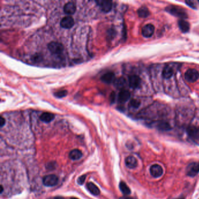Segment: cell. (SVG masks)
Here are the masks:
<instances>
[{"label":"cell","instance_id":"cell-10","mask_svg":"<svg viewBox=\"0 0 199 199\" xmlns=\"http://www.w3.org/2000/svg\"><path fill=\"white\" fill-rule=\"evenodd\" d=\"M150 174L154 178H159L163 175V168L159 165L154 164L150 168Z\"/></svg>","mask_w":199,"mask_h":199},{"label":"cell","instance_id":"cell-29","mask_svg":"<svg viewBox=\"0 0 199 199\" xmlns=\"http://www.w3.org/2000/svg\"><path fill=\"white\" fill-rule=\"evenodd\" d=\"M115 98H116V94H115L114 92H113L111 93V95H110V102L112 103H113L115 102Z\"/></svg>","mask_w":199,"mask_h":199},{"label":"cell","instance_id":"cell-1","mask_svg":"<svg viewBox=\"0 0 199 199\" xmlns=\"http://www.w3.org/2000/svg\"><path fill=\"white\" fill-rule=\"evenodd\" d=\"M165 10L171 15L175 16L176 17H179L182 19H185L188 17L187 13L185 11V10L179 6L170 5L167 6L165 8Z\"/></svg>","mask_w":199,"mask_h":199},{"label":"cell","instance_id":"cell-20","mask_svg":"<svg viewBox=\"0 0 199 199\" xmlns=\"http://www.w3.org/2000/svg\"><path fill=\"white\" fill-rule=\"evenodd\" d=\"M126 81L123 77H120L119 78L116 79L114 82L115 87L119 90L123 89L126 86Z\"/></svg>","mask_w":199,"mask_h":199},{"label":"cell","instance_id":"cell-30","mask_svg":"<svg viewBox=\"0 0 199 199\" xmlns=\"http://www.w3.org/2000/svg\"><path fill=\"white\" fill-rule=\"evenodd\" d=\"M6 124V119L3 117H1V119H0V126L1 127H2L5 125Z\"/></svg>","mask_w":199,"mask_h":199},{"label":"cell","instance_id":"cell-35","mask_svg":"<svg viewBox=\"0 0 199 199\" xmlns=\"http://www.w3.org/2000/svg\"></svg>","mask_w":199,"mask_h":199},{"label":"cell","instance_id":"cell-14","mask_svg":"<svg viewBox=\"0 0 199 199\" xmlns=\"http://www.w3.org/2000/svg\"><path fill=\"white\" fill-rule=\"evenodd\" d=\"M125 163L127 166L130 169H134L137 166V160L135 157L129 156L127 157L125 159Z\"/></svg>","mask_w":199,"mask_h":199},{"label":"cell","instance_id":"cell-28","mask_svg":"<svg viewBox=\"0 0 199 199\" xmlns=\"http://www.w3.org/2000/svg\"><path fill=\"white\" fill-rule=\"evenodd\" d=\"M186 4H187V6H190V8H193V9H196V5L194 4V3L193 2V1H186Z\"/></svg>","mask_w":199,"mask_h":199},{"label":"cell","instance_id":"cell-15","mask_svg":"<svg viewBox=\"0 0 199 199\" xmlns=\"http://www.w3.org/2000/svg\"><path fill=\"white\" fill-rule=\"evenodd\" d=\"M76 11V6L75 4L71 2H68L64 6V12L67 15H72Z\"/></svg>","mask_w":199,"mask_h":199},{"label":"cell","instance_id":"cell-23","mask_svg":"<svg viewBox=\"0 0 199 199\" xmlns=\"http://www.w3.org/2000/svg\"><path fill=\"white\" fill-rule=\"evenodd\" d=\"M137 13L140 18H147L150 15V13L146 6H143L138 10Z\"/></svg>","mask_w":199,"mask_h":199},{"label":"cell","instance_id":"cell-33","mask_svg":"<svg viewBox=\"0 0 199 199\" xmlns=\"http://www.w3.org/2000/svg\"><path fill=\"white\" fill-rule=\"evenodd\" d=\"M185 199L183 197H180V198H178V199Z\"/></svg>","mask_w":199,"mask_h":199},{"label":"cell","instance_id":"cell-11","mask_svg":"<svg viewBox=\"0 0 199 199\" xmlns=\"http://www.w3.org/2000/svg\"><path fill=\"white\" fill-rule=\"evenodd\" d=\"M187 133L189 136L194 140L199 139V127L191 126L187 128Z\"/></svg>","mask_w":199,"mask_h":199},{"label":"cell","instance_id":"cell-16","mask_svg":"<svg viewBox=\"0 0 199 199\" xmlns=\"http://www.w3.org/2000/svg\"><path fill=\"white\" fill-rule=\"evenodd\" d=\"M86 187L88 190L92 193L93 195L98 196L100 194V190L98 187H97V185H95L92 182H89L86 184Z\"/></svg>","mask_w":199,"mask_h":199},{"label":"cell","instance_id":"cell-22","mask_svg":"<svg viewBox=\"0 0 199 199\" xmlns=\"http://www.w3.org/2000/svg\"><path fill=\"white\" fill-rule=\"evenodd\" d=\"M82 156V152L78 149H74L70 151L69 154V157L72 160H78Z\"/></svg>","mask_w":199,"mask_h":199},{"label":"cell","instance_id":"cell-26","mask_svg":"<svg viewBox=\"0 0 199 199\" xmlns=\"http://www.w3.org/2000/svg\"><path fill=\"white\" fill-rule=\"evenodd\" d=\"M130 104L131 106L134 108H138L140 105V102L137 99H133L130 101Z\"/></svg>","mask_w":199,"mask_h":199},{"label":"cell","instance_id":"cell-3","mask_svg":"<svg viewBox=\"0 0 199 199\" xmlns=\"http://www.w3.org/2000/svg\"><path fill=\"white\" fill-rule=\"evenodd\" d=\"M48 48L52 53L60 54L63 53L64 46L60 43L52 42L48 44Z\"/></svg>","mask_w":199,"mask_h":199},{"label":"cell","instance_id":"cell-34","mask_svg":"<svg viewBox=\"0 0 199 199\" xmlns=\"http://www.w3.org/2000/svg\"><path fill=\"white\" fill-rule=\"evenodd\" d=\"M77 199V198H72V199Z\"/></svg>","mask_w":199,"mask_h":199},{"label":"cell","instance_id":"cell-2","mask_svg":"<svg viewBox=\"0 0 199 199\" xmlns=\"http://www.w3.org/2000/svg\"><path fill=\"white\" fill-rule=\"evenodd\" d=\"M58 182L59 178L55 175H47L43 178V185L48 187H52L55 186L57 184Z\"/></svg>","mask_w":199,"mask_h":199},{"label":"cell","instance_id":"cell-7","mask_svg":"<svg viewBox=\"0 0 199 199\" xmlns=\"http://www.w3.org/2000/svg\"><path fill=\"white\" fill-rule=\"evenodd\" d=\"M141 83V79L139 76L134 75L129 77L128 84L130 87L133 89H136L140 87Z\"/></svg>","mask_w":199,"mask_h":199},{"label":"cell","instance_id":"cell-9","mask_svg":"<svg viewBox=\"0 0 199 199\" xmlns=\"http://www.w3.org/2000/svg\"><path fill=\"white\" fill-rule=\"evenodd\" d=\"M74 25V19L70 16L64 17L61 21V26L65 29H70L72 28Z\"/></svg>","mask_w":199,"mask_h":199},{"label":"cell","instance_id":"cell-8","mask_svg":"<svg viewBox=\"0 0 199 199\" xmlns=\"http://www.w3.org/2000/svg\"><path fill=\"white\" fill-rule=\"evenodd\" d=\"M155 27L153 25H146L142 29V35L145 37H150L153 35Z\"/></svg>","mask_w":199,"mask_h":199},{"label":"cell","instance_id":"cell-31","mask_svg":"<svg viewBox=\"0 0 199 199\" xmlns=\"http://www.w3.org/2000/svg\"><path fill=\"white\" fill-rule=\"evenodd\" d=\"M3 190H4V188H3V186L1 185V192H0V193H2Z\"/></svg>","mask_w":199,"mask_h":199},{"label":"cell","instance_id":"cell-13","mask_svg":"<svg viewBox=\"0 0 199 199\" xmlns=\"http://www.w3.org/2000/svg\"><path fill=\"white\" fill-rule=\"evenodd\" d=\"M101 80L103 82H105L106 84H111L113 82H115V74L112 72L105 73L104 75H103L102 77H101Z\"/></svg>","mask_w":199,"mask_h":199},{"label":"cell","instance_id":"cell-21","mask_svg":"<svg viewBox=\"0 0 199 199\" xmlns=\"http://www.w3.org/2000/svg\"><path fill=\"white\" fill-rule=\"evenodd\" d=\"M178 25L181 31L184 33H186L187 32H189V30L190 29L189 23L183 19H181L180 21H179Z\"/></svg>","mask_w":199,"mask_h":199},{"label":"cell","instance_id":"cell-6","mask_svg":"<svg viewBox=\"0 0 199 199\" xmlns=\"http://www.w3.org/2000/svg\"><path fill=\"white\" fill-rule=\"evenodd\" d=\"M199 172V163H193L189 165L186 169L187 175L190 177H194L197 175Z\"/></svg>","mask_w":199,"mask_h":199},{"label":"cell","instance_id":"cell-5","mask_svg":"<svg viewBox=\"0 0 199 199\" xmlns=\"http://www.w3.org/2000/svg\"><path fill=\"white\" fill-rule=\"evenodd\" d=\"M96 2L103 12H109L112 10V2L111 1L99 0L97 1Z\"/></svg>","mask_w":199,"mask_h":199},{"label":"cell","instance_id":"cell-32","mask_svg":"<svg viewBox=\"0 0 199 199\" xmlns=\"http://www.w3.org/2000/svg\"><path fill=\"white\" fill-rule=\"evenodd\" d=\"M124 199H134V198H133V197H126V198H124Z\"/></svg>","mask_w":199,"mask_h":199},{"label":"cell","instance_id":"cell-19","mask_svg":"<svg viewBox=\"0 0 199 199\" xmlns=\"http://www.w3.org/2000/svg\"><path fill=\"white\" fill-rule=\"evenodd\" d=\"M157 128L163 132L169 131L171 129V126L169 123L166 121H159L157 124Z\"/></svg>","mask_w":199,"mask_h":199},{"label":"cell","instance_id":"cell-4","mask_svg":"<svg viewBox=\"0 0 199 199\" xmlns=\"http://www.w3.org/2000/svg\"><path fill=\"white\" fill-rule=\"evenodd\" d=\"M185 78L189 82H194L199 79V72L195 69H189L185 74Z\"/></svg>","mask_w":199,"mask_h":199},{"label":"cell","instance_id":"cell-24","mask_svg":"<svg viewBox=\"0 0 199 199\" xmlns=\"http://www.w3.org/2000/svg\"><path fill=\"white\" fill-rule=\"evenodd\" d=\"M119 187L121 192L125 195H128L131 193L130 188L127 185L126 183L124 182H121L119 184Z\"/></svg>","mask_w":199,"mask_h":199},{"label":"cell","instance_id":"cell-25","mask_svg":"<svg viewBox=\"0 0 199 199\" xmlns=\"http://www.w3.org/2000/svg\"><path fill=\"white\" fill-rule=\"evenodd\" d=\"M67 95V91L66 90H59L54 94V95L55 97L59 98L66 97Z\"/></svg>","mask_w":199,"mask_h":199},{"label":"cell","instance_id":"cell-17","mask_svg":"<svg viewBox=\"0 0 199 199\" xmlns=\"http://www.w3.org/2000/svg\"><path fill=\"white\" fill-rule=\"evenodd\" d=\"M174 69L170 66H166L164 67L163 71V76L164 78L169 79L174 74Z\"/></svg>","mask_w":199,"mask_h":199},{"label":"cell","instance_id":"cell-18","mask_svg":"<svg viewBox=\"0 0 199 199\" xmlns=\"http://www.w3.org/2000/svg\"><path fill=\"white\" fill-rule=\"evenodd\" d=\"M54 115L52 113L44 112L40 116V119L44 123H50L54 119Z\"/></svg>","mask_w":199,"mask_h":199},{"label":"cell","instance_id":"cell-27","mask_svg":"<svg viewBox=\"0 0 199 199\" xmlns=\"http://www.w3.org/2000/svg\"><path fill=\"white\" fill-rule=\"evenodd\" d=\"M86 179V175H82L81 176H80L78 179V183L80 185H83V183H84Z\"/></svg>","mask_w":199,"mask_h":199},{"label":"cell","instance_id":"cell-12","mask_svg":"<svg viewBox=\"0 0 199 199\" xmlns=\"http://www.w3.org/2000/svg\"><path fill=\"white\" fill-rule=\"evenodd\" d=\"M130 98V93L128 90H121L118 95V101L120 103H123L127 102Z\"/></svg>","mask_w":199,"mask_h":199}]
</instances>
